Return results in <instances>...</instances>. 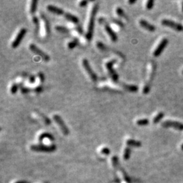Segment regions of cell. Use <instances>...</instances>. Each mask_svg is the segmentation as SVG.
Here are the masks:
<instances>
[{
  "instance_id": "obj_1",
  "label": "cell",
  "mask_w": 183,
  "mask_h": 183,
  "mask_svg": "<svg viewBox=\"0 0 183 183\" xmlns=\"http://www.w3.org/2000/svg\"><path fill=\"white\" fill-rule=\"evenodd\" d=\"M98 9V4L96 3L93 6L92 8L90 17H89L88 25H87V31L86 33V39L87 41H90L93 36V32H94V21H95V17L97 13Z\"/></svg>"
},
{
  "instance_id": "obj_2",
  "label": "cell",
  "mask_w": 183,
  "mask_h": 183,
  "mask_svg": "<svg viewBox=\"0 0 183 183\" xmlns=\"http://www.w3.org/2000/svg\"><path fill=\"white\" fill-rule=\"evenodd\" d=\"M31 149L34 151H41V152H52L55 151L56 147V145H43V144H38V145H31Z\"/></svg>"
},
{
  "instance_id": "obj_3",
  "label": "cell",
  "mask_w": 183,
  "mask_h": 183,
  "mask_svg": "<svg viewBox=\"0 0 183 183\" xmlns=\"http://www.w3.org/2000/svg\"><path fill=\"white\" fill-rule=\"evenodd\" d=\"M29 49L31 50L33 52H34L35 54H36L37 55H38L40 56L41 58H42L43 61H45V62H47V61H50V56L47 54L46 53H45L44 52H43L42 50H41L39 47H37L36 45L33 43H31L29 45Z\"/></svg>"
},
{
  "instance_id": "obj_4",
  "label": "cell",
  "mask_w": 183,
  "mask_h": 183,
  "mask_svg": "<svg viewBox=\"0 0 183 183\" xmlns=\"http://www.w3.org/2000/svg\"><path fill=\"white\" fill-rule=\"evenodd\" d=\"M82 65H83V68H84L85 71H86V73L88 74V75L91 78L92 80H93L94 81H96L97 75L96 73L94 72V71L92 70V69L91 68L88 61H87V59H83L82 61Z\"/></svg>"
},
{
  "instance_id": "obj_5",
  "label": "cell",
  "mask_w": 183,
  "mask_h": 183,
  "mask_svg": "<svg viewBox=\"0 0 183 183\" xmlns=\"http://www.w3.org/2000/svg\"><path fill=\"white\" fill-rule=\"evenodd\" d=\"M53 119L56 121V123L58 125V126L61 129V131H62L63 134L65 135L69 134V130L68 128L67 127L66 124H65V123L64 122V121H63V119H62V117L58 115H54L53 116Z\"/></svg>"
},
{
  "instance_id": "obj_6",
  "label": "cell",
  "mask_w": 183,
  "mask_h": 183,
  "mask_svg": "<svg viewBox=\"0 0 183 183\" xmlns=\"http://www.w3.org/2000/svg\"><path fill=\"white\" fill-rule=\"evenodd\" d=\"M26 33H27V29H25V28H22V29L20 30L19 33H18V34L17 35V36H16L15 39H14L12 43V47L16 48V47L19 46V44L21 42V41L23 40V37H25Z\"/></svg>"
},
{
  "instance_id": "obj_7",
  "label": "cell",
  "mask_w": 183,
  "mask_h": 183,
  "mask_svg": "<svg viewBox=\"0 0 183 183\" xmlns=\"http://www.w3.org/2000/svg\"><path fill=\"white\" fill-rule=\"evenodd\" d=\"M116 62L115 60H112V61H109L106 63V67L108 70V72L109 73V75H111V78L113 79V81H117V79H118V75L116 73V71H115V69H113V65L114 63Z\"/></svg>"
},
{
  "instance_id": "obj_8",
  "label": "cell",
  "mask_w": 183,
  "mask_h": 183,
  "mask_svg": "<svg viewBox=\"0 0 183 183\" xmlns=\"http://www.w3.org/2000/svg\"><path fill=\"white\" fill-rule=\"evenodd\" d=\"M162 24L165 26H167V27H170L172 29H174L175 30L178 31H181L183 30V27L182 25L180 24L177 23L176 22L170 21V20L168 19H164L162 21Z\"/></svg>"
},
{
  "instance_id": "obj_9",
  "label": "cell",
  "mask_w": 183,
  "mask_h": 183,
  "mask_svg": "<svg viewBox=\"0 0 183 183\" xmlns=\"http://www.w3.org/2000/svg\"><path fill=\"white\" fill-rule=\"evenodd\" d=\"M162 126L166 128H174L179 130H183V124L174 121H166L162 124Z\"/></svg>"
},
{
  "instance_id": "obj_10",
  "label": "cell",
  "mask_w": 183,
  "mask_h": 183,
  "mask_svg": "<svg viewBox=\"0 0 183 183\" xmlns=\"http://www.w3.org/2000/svg\"><path fill=\"white\" fill-rule=\"evenodd\" d=\"M168 43V40L167 39H163L161 42L160 43V44L158 45V47H156V49L155 50V51L153 52V55L155 57H158L160 56L164 50L165 49V47H166L167 44Z\"/></svg>"
},
{
  "instance_id": "obj_11",
  "label": "cell",
  "mask_w": 183,
  "mask_h": 183,
  "mask_svg": "<svg viewBox=\"0 0 183 183\" xmlns=\"http://www.w3.org/2000/svg\"><path fill=\"white\" fill-rule=\"evenodd\" d=\"M105 25V29L107 33V34L109 35V36L110 37V38L113 41H116L117 40V35L116 33L114 32V31L111 29V27L109 26L108 23H107V21H105L104 23Z\"/></svg>"
},
{
  "instance_id": "obj_12",
  "label": "cell",
  "mask_w": 183,
  "mask_h": 183,
  "mask_svg": "<svg viewBox=\"0 0 183 183\" xmlns=\"http://www.w3.org/2000/svg\"><path fill=\"white\" fill-rule=\"evenodd\" d=\"M47 10L50 12L54 13L57 15H64L65 14V11L63 10V9L60 8L56 7L53 5H48L47 6Z\"/></svg>"
},
{
  "instance_id": "obj_13",
  "label": "cell",
  "mask_w": 183,
  "mask_h": 183,
  "mask_svg": "<svg viewBox=\"0 0 183 183\" xmlns=\"http://www.w3.org/2000/svg\"><path fill=\"white\" fill-rule=\"evenodd\" d=\"M139 24H140V25L142 26L144 29L148 30L149 31H155V27L153 25H151V24L149 23V22H147V21H145V20H140V21H139Z\"/></svg>"
},
{
  "instance_id": "obj_14",
  "label": "cell",
  "mask_w": 183,
  "mask_h": 183,
  "mask_svg": "<svg viewBox=\"0 0 183 183\" xmlns=\"http://www.w3.org/2000/svg\"><path fill=\"white\" fill-rule=\"evenodd\" d=\"M64 17L68 20V21L72 22V23L75 24H77L79 23V19L76 16L72 14L69 13V12H65L64 14Z\"/></svg>"
},
{
  "instance_id": "obj_15",
  "label": "cell",
  "mask_w": 183,
  "mask_h": 183,
  "mask_svg": "<svg viewBox=\"0 0 183 183\" xmlns=\"http://www.w3.org/2000/svg\"><path fill=\"white\" fill-rule=\"evenodd\" d=\"M127 144L128 146H132V147H139L141 146V142H139L138 140H132V139H129V140H127Z\"/></svg>"
},
{
  "instance_id": "obj_16",
  "label": "cell",
  "mask_w": 183,
  "mask_h": 183,
  "mask_svg": "<svg viewBox=\"0 0 183 183\" xmlns=\"http://www.w3.org/2000/svg\"><path fill=\"white\" fill-rule=\"evenodd\" d=\"M124 87H125L127 90L132 92H136L138 89V87L137 85H124Z\"/></svg>"
},
{
  "instance_id": "obj_17",
  "label": "cell",
  "mask_w": 183,
  "mask_h": 183,
  "mask_svg": "<svg viewBox=\"0 0 183 183\" xmlns=\"http://www.w3.org/2000/svg\"><path fill=\"white\" fill-rule=\"evenodd\" d=\"M37 1L36 0H33L31 2V6H30V13L34 14L37 10Z\"/></svg>"
},
{
  "instance_id": "obj_18",
  "label": "cell",
  "mask_w": 183,
  "mask_h": 183,
  "mask_svg": "<svg viewBox=\"0 0 183 183\" xmlns=\"http://www.w3.org/2000/svg\"><path fill=\"white\" fill-rule=\"evenodd\" d=\"M48 138L50 139V140H54V137L51 134H49V133H47V132H45V133H43V134H41L40 136H39V140H42L44 138Z\"/></svg>"
},
{
  "instance_id": "obj_19",
  "label": "cell",
  "mask_w": 183,
  "mask_h": 183,
  "mask_svg": "<svg viewBox=\"0 0 183 183\" xmlns=\"http://www.w3.org/2000/svg\"><path fill=\"white\" fill-rule=\"evenodd\" d=\"M149 123V119H138V120L136 121V124H137V125H138V126H147V125Z\"/></svg>"
},
{
  "instance_id": "obj_20",
  "label": "cell",
  "mask_w": 183,
  "mask_h": 183,
  "mask_svg": "<svg viewBox=\"0 0 183 183\" xmlns=\"http://www.w3.org/2000/svg\"><path fill=\"white\" fill-rule=\"evenodd\" d=\"M164 116V113H159L153 119V123L154 124H158V122H160V121L162 119Z\"/></svg>"
},
{
  "instance_id": "obj_21",
  "label": "cell",
  "mask_w": 183,
  "mask_h": 183,
  "mask_svg": "<svg viewBox=\"0 0 183 183\" xmlns=\"http://www.w3.org/2000/svg\"><path fill=\"white\" fill-rule=\"evenodd\" d=\"M116 13L119 16V17H124V18H126V14H125L124 13V11L123 10V9L121 8L120 7H117L116 8Z\"/></svg>"
},
{
  "instance_id": "obj_22",
  "label": "cell",
  "mask_w": 183,
  "mask_h": 183,
  "mask_svg": "<svg viewBox=\"0 0 183 183\" xmlns=\"http://www.w3.org/2000/svg\"><path fill=\"white\" fill-rule=\"evenodd\" d=\"M77 43H78V40L77 39H74V40L72 41H70L68 43V47L69 49H73L74 47H75L77 46Z\"/></svg>"
},
{
  "instance_id": "obj_23",
  "label": "cell",
  "mask_w": 183,
  "mask_h": 183,
  "mask_svg": "<svg viewBox=\"0 0 183 183\" xmlns=\"http://www.w3.org/2000/svg\"><path fill=\"white\" fill-rule=\"evenodd\" d=\"M56 30L59 32H62V33H67L69 32L68 29H67L66 27H63V26H56Z\"/></svg>"
},
{
  "instance_id": "obj_24",
  "label": "cell",
  "mask_w": 183,
  "mask_h": 183,
  "mask_svg": "<svg viewBox=\"0 0 183 183\" xmlns=\"http://www.w3.org/2000/svg\"><path fill=\"white\" fill-rule=\"evenodd\" d=\"M130 156V149L129 147H127V148L125 149L124 151V160H128Z\"/></svg>"
},
{
  "instance_id": "obj_25",
  "label": "cell",
  "mask_w": 183,
  "mask_h": 183,
  "mask_svg": "<svg viewBox=\"0 0 183 183\" xmlns=\"http://www.w3.org/2000/svg\"><path fill=\"white\" fill-rule=\"evenodd\" d=\"M18 89H19V86H18V85L17 84V83H13L10 87V92L12 94H16L17 92L18 91Z\"/></svg>"
},
{
  "instance_id": "obj_26",
  "label": "cell",
  "mask_w": 183,
  "mask_h": 183,
  "mask_svg": "<svg viewBox=\"0 0 183 183\" xmlns=\"http://www.w3.org/2000/svg\"><path fill=\"white\" fill-rule=\"evenodd\" d=\"M154 5V1L153 0H149L146 3V8L148 10H151L153 8Z\"/></svg>"
},
{
  "instance_id": "obj_27",
  "label": "cell",
  "mask_w": 183,
  "mask_h": 183,
  "mask_svg": "<svg viewBox=\"0 0 183 183\" xmlns=\"http://www.w3.org/2000/svg\"><path fill=\"white\" fill-rule=\"evenodd\" d=\"M96 45L97 47H98L99 49H100L101 50H103V51H106L107 50V47L105 46V44H103V43L100 42V41H98V42L96 43Z\"/></svg>"
},
{
  "instance_id": "obj_28",
  "label": "cell",
  "mask_w": 183,
  "mask_h": 183,
  "mask_svg": "<svg viewBox=\"0 0 183 183\" xmlns=\"http://www.w3.org/2000/svg\"><path fill=\"white\" fill-rule=\"evenodd\" d=\"M112 22H113V23L116 24L117 25L119 26V27H124V24H123L122 22L119 21V20H117V19H112Z\"/></svg>"
},
{
  "instance_id": "obj_29",
  "label": "cell",
  "mask_w": 183,
  "mask_h": 183,
  "mask_svg": "<svg viewBox=\"0 0 183 183\" xmlns=\"http://www.w3.org/2000/svg\"><path fill=\"white\" fill-rule=\"evenodd\" d=\"M33 22L36 25V27H39V20L37 17H33Z\"/></svg>"
},
{
  "instance_id": "obj_30",
  "label": "cell",
  "mask_w": 183,
  "mask_h": 183,
  "mask_svg": "<svg viewBox=\"0 0 183 183\" xmlns=\"http://www.w3.org/2000/svg\"><path fill=\"white\" fill-rule=\"evenodd\" d=\"M29 91H30V89L29 88H27V87H21V92H22V93H23V94L28 93Z\"/></svg>"
},
{
  "instance_id": "obj_31",
  "label": "cell",
  "mask_w": 183,
  "mask_h": 183,
  "mask_svg": "<svg viewBox=\"0 0 183 183\" xmlns=\"http://www.w3.org/2000/svg\"><path fill=\"white\" fill-rule=\"evenodd\" d=\"M87 3H88V1H80V2H79V6H80V7H85V6L87 4Z\"/></svg>"
},
{
  "instance_id": "obj_32",
  "label": "cell",
  "mask_w": 183,
  "mask_h": 183,
  "mask_svg": "<svg viewBox=\"0 0 183 183\" xmlns=\"http://www.w3.org/2000/svg\"><path fill=\"white\" fill-rule=\"evenodd\" d=\"M38 76H39V79H40V81H41V82H43V81H44V75H43L42 73H38Z\"/></svg>"
},
{
  "instance_id": "obj_33",
  "label": "cell",
  "mask_w": 183,
  "mask_h": 183,
  "mask_svg": "<svg viewBox=\"0 0 183 183\" xmlns=\"http://www.w3.org/2000/svg\"><path fill=\"white\" fill-rule=\"evenodd\" d=\"M29 82L31 83H34L35 81V76H31L29 77Z\"/></svg>"
},
{
  "instance_id": "obj_34",
  "label": "cell",
  "mask_w": 183,
  "mask_h": 183,
  "mask_svg": "<svg viewBox=\"0 0 183 183\" xmlns=\"http://www.w3.org/2000/svg\"><path fill=\"white\" fill-rule=\"evenodd\" d=\"M34 90H35V92H37V93H39V92H41V90H42V88H41V87H40V86H38V87H35Z\"/></svg>"
},
{
  "instance_id": "obj_35",
  "label": "cell",
  "mask_w": 183,
  "mask_h": 183,
  "mask_svg": "<svg viewBox=\"0 0 183 183\" xmlns=\"http://www.w3.org/2000/svg\"><path fill=\"white\" fill-rule=\"evenodd\" d=\"M102 153L105 154H109V149H108L107 148H104L103 149H102Z\"/></svg>"
},
{
  "instance_id": "obj_36",
  "label": "cell",
  "mask_w": 183,
  "mask_h": 183,
  "mask_svg": "<svg viewBox=\"0 0 183 183\" xmlns=\"http://www.w3.org/2000/svg\"><path fill=\"white\" fill-rule=\"evenodd\" d=\"M136 2V0H130V1H128V3H130V4H133V3H134Z\"/></svg>"
},
{
  "instance_id": "obj_37",
  "label": "cell",
  "mask_w": 183,
  "mask_h": 183,
  "mask_svg": "<svg viewBox=\"0 0 183 183\" xmlns=\"http://www.w3.org/2000/svg\"><path fill=\"white\" fill-rule=\"evenodd\" d=\"M181 149H182V150H183V144H182V146H181Z\"/></svg>"
},
{
  "instance_id": "obj_38",
  "label": "cell",
  "mask_w": 183,
  "mask_h": 183,
  "mask_svg": "<svg viewBox=\"0 0 183 183\" xmlns=\"http://www.w3.org/2000/svg\"><path fill=\"white\" fill-rule=\"evenodd\" d=\"M182 11H183V2H182Z\"/></svg>"
},
{
  "instance_id": "obj_39",
  "label": "cell",
  "mask_w": 183,
  "mask_h": 183,
  "mask_svg": "<svg viewBox=\"0 0 183 183\" xmlns=\"http://www.w3.org/2000/svg\"><path fill=\"white\" fill-rule=\"evenodd\" d=\"M182 73H183V72H182Z\"/></svg>"
}]
</instances>
